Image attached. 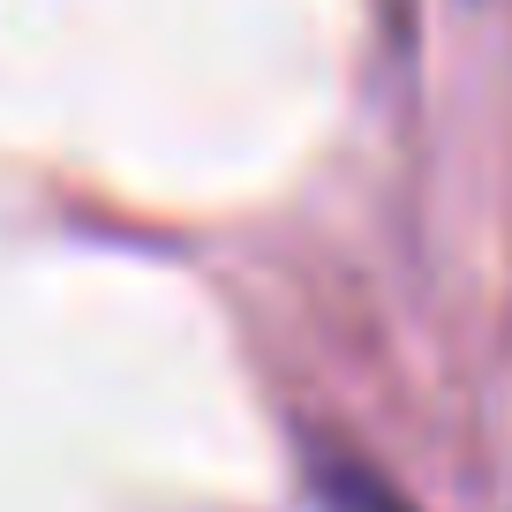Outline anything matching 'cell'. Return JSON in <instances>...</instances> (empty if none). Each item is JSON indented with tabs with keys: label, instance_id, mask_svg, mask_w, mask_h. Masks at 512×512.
I'll list each match as a JSON object with an SVG mask.
<instances>
[{
	"label": "cell",
	"instance_id": "1",
	"mask_svg": "<svg viewBox=\"0 0 512 512\" xmlns=\"http://www.w3.org/2000/svg\"><path fill=\"white\" fill-rule=\"evenodd\" d=\"M309 497H317V512H415L362 452L332 445V437L309 445Z\"/></svg>",
	"mask_w": 512,
	"mask_h": 512
}]
</instances>
